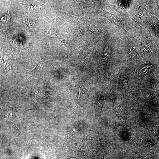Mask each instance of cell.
I'll use <instances>...</instances> for the list:
<instances>
[{
    "label": "cell",
    "mask_w": 159,
    "mask_h": 159,
    "mask_svg": "<svg viewBox=\"0 0 159 159\" xmlns=\"http://www.w3.org/2000/svg\"><path fill=\"white\" fill-rule=\"evenodd\" d=\"M11 15L8 12L5 15V16L1 18V21L2 22H4L8 24L11 21Z\"/></svg>",
    "instance_id": "3957f363"
},
{
    "label": "cell",
    "mask_w": 159,
    "mask_h": 159,
    "mask_svg": "<svg viewBox=\"0 0 159 159\" xmlns=\"http://www.w3.org/2000/svg\"><path fill=\"white\" fill-rule=\"evenodd\" d=\"M1 56V63L4 69L8 70L11 69V66L9 64L8 59L2 56Z\"/></svg>",
    "instance_id": "7a4b0ae2"
},
{
    "label": "cell",
    "mask_w": 159,
    "mask_h": 159,
    "mask_svg": "<svg viewBox=\"0 0 159 159\" xmlns=\"http://www.w3.org/2000/svg\"><path fill=\"white\" fill-rule=\"evenodd\" d=\"M79 99L84 98H87L89 97L87 90L84 87L83 84H81L79 87Z\"/></svg>",
    "instance_id": "6da1fadb"
},
{
    "label": "cell",
    "mask_w": 159,
    "mask_h": 159,
    "mask_svg": "<svg viewBox=\"0 0 159 159\" xmlns=\"http://www.w3.org/2000/svg\"><path fill=\"white\" fill-rule=\"evenodd\" d=\"M23 22L28 26H31L32 25V22L28 19L24 18L23 19Z\"/></svg>",
    "instance_id": "277c9868"
}]
</instances>
